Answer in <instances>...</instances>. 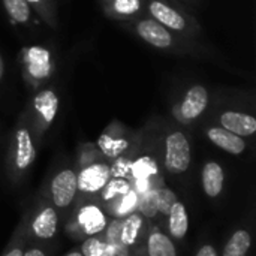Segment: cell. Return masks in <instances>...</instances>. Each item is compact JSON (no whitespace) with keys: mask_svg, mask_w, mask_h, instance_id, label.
Listing matches in <instances>:
<instances>
[{"mask_svg":"<svg viewBox=\"0 0 256 256\" xmlns=\"http://www.w3.org/2000/svg\"><path fill=\"white\" fill-rule=\"evenodd\" d=\"M130 30L147 45L174 54H200L192 39L176 34L150 16H141L128 22Z\"/></svg>","mask_w":256,"mask_h":256,"instance_id":"obj_1","label":"cell"},{"mask_svg":"<svg viewBox=\"0 0 256 256\" xmlns=\"http://www.w3.org/2000/svg\"><path fill=\"white\" fill-rule=\"evenodd\" d=\"M20 64L24 81L33 90L48 86L56 74L52 50L45 45L24 46L20 52Z\"/></svg>","mask_w":256,"mask_h":256,"instance_id":"obj_2","label":"cell"},{"mask_svg":"<svg viewBox=\"0 0 256 256\" xmlns=\"http://www.w3.org/2000/svg\"><path fill=\"white\" fill-rule=\"evenodd\" d=\"M146 14L170 32L183 38L192 39L200 32L195 18L172 0H147Z\"/></svg>","mask_w":256,"mask_h":256,"instance_id":"obj_3","label":"cell"},{"mask_svg":"<svg viewBox=\"0 0 256 256\" xmlns=\"http://www.w3.org/2000/svg\"><path fill=\"white\" fill-rule=\"evenodd\" d=\"M60 108V98L57 90L52 86H44L34 90L33 98L30 99L28 108V126H32L38 135L46 132L54 123Z\"/></svg>","mask_w":256,"mask_h":256,"instance_id":"obj_4","label":"cell"},{"mask_svg":"<svg viewBox=\"0 0 256 256\" xmlns=\"http://www.w3.org/2000/svg\"><path fill=\"white\" fill-rule=\"evenodd\" d=\"M192 162V150L188 135L180 129H171L165 136L164 164L168 172L183 174Z\"/></svg>","mask_w":256,"mask_h":256,"instance_id":"obj_5","label":"cell"},{"mask_svg":"<svg viewBox=\"0 0 256 256\" xmlns=\"http://www.w3.org/2000/svg\"><path fill=\"white\" fill-rule=\"evenodd\" d=\"M210 92L202 84H194L183 93L182 99L176 105V117L182 123H192L200 118L208 108Z\"/></svg>","mask_w":256,"mask_h":256,"instance_id":"obj_6","label":"cell"},{"mask_svg":"<svg viewBox=\"0 0 256 256\" xmlns=\"http://www.w3.org/2000/svg\"><path fill=\"white\" fill-rule=\"evenodd\" d=\"M14 166L16 171L22 172L28 170L34 159H36V147L32 135V128L28 126V122L24 120V116L20 118V123L14 132Z\"/></svg>","mask_w":256,"mask_h":256,"instance_id":"obj_7","label":"cell"},{"mask_svg":"<svg viewBox=\"0 0 256 256\" xmlns=\"http://www.w3.org/2000/svg\"><path fill=\"white\" fill-rule=\"evenodd\" d=\"M78 192L76 174L74 170H62L51 182V196L52 202L58 208H66L75 198Z\"/></svg>","mask_w":256,"mask_h":256,"instance_id":"obj_8","label":"cell"},{"mask_svg":"<svg viewBox=\"0 0 256 256\" xmlns=\"http://www.w3.org/2000/svg\"><path fill=\"white\" fill-rule=\"evenodd\" d=\"M100 6L112 20L129 22L132 20L146 16L147 0H99Z\"/></svg>","mask_w":256,"mask_h":256,"instance_id":"obj_9","label":"cell"},{"mask_svg":"<svg viewBox=\"0 0 256 256\" xmlns=\"http://www.w3.org/2000/svg\"><path fill=\"white\" fill-rule=\"evenodd\" d=\"M219 126L242 136H252L256 132V118L249 112H242V111H234L228 110L219 114L218 117Z\"/></svg>","mask_w":256,"mask_h":256,"instance_id":"obj_10","label":"cell"},{"mask_svg":"<svg viewBox=\"0 0 256 256\" xmlns=\"http://www.w3.org/2000/svg\"><path fill=\"white\" fill-rule=\"evenodd\" d=\"M111 176V170L105 164H92L76 176V183H78V190L82 192H99L100 189L105 188Z\"/></svg>","mask_w":256,"mask_h":256,"instance_id":"obj_11","label":"cell"},{"mask_svg":"<svg viewBox=\"0 0 256 256\" xmlns=\"http://www.w3.org/2000/svg\"><path fill=\"white\" fill-rule=\"evenodd\" d=\"M206 135L207 138L219 148H222L224 152L230 153V154H234V156H238L242 153H244L248 144H246V140L220 128V126H210L206 129Z\"/></svg>","mask_w":256,"mask_h":256,"instance_id":"obj_12","label":"cell"},{"mask_svg":"<svg viewBox=\"0 0 256 256\" xmlns=\"http://www.w3.org/2000/svg\"><path fill=\"white\" fill-rule=\"evenodd\" d=\"M78 225L86 236L93 237L105 230L106 218L98 206H84L78 213Z\"/></svg>","mask_w":256,"mask_h":256,"instance_id":"obj_13","label":"cell"},{"mask_svg":"<svg viewBox=\"0 0 256 256\" xmlns=\"http://www.w3.org/2000/svg\"><path fill=\"white\" fill-rule=\"evenodd\" d=\"M110 128L99 136L98 146L108 158H117L129 147V141L122 130H117V124H111Z\"/></svg>","mask_w":256,"mask_h":256,"instance_id":"obj_14","label":"cell"},{"mask_svg":"<svg viewBox=\"0 0 256 256\" xmlns=\"http://www.w3.org/2000/svg\"><path fill=\"white\" fill-rule=\"evenodd\" d=\"M202 189L207 196L218 198L224 190L225 172L224 168L218 162H207L202 168Z\"/></svg>","mask_w":256,"mask_h":256,"instance_id":"obj_15","label":"cell"},{"mask_svg":"<svg viewBox=\"0 0 256 256\" xmlns=\"http://www.w3.org/2000/svg\"><path fill=\"white\" fill-rule=\"evenodd\" d=\"M57 224L58 218L56 210L51 207H45L38 213V216L32 222V231L33 234L40 240H50L57 232Z\"/></svg>","mask_w":256,"mask_h":256,"instance_id":"obj_16","label":"cell"},{"mask_svg":"<svg viewBox=\"0 0 256 256\" xmlns=\"http://www.w3.org/2000/svg\"><path fill=\"white\" fill-rule=\"evenodd\" d=\"M2 4L14 24L32 26L34 22V10L27 0H2Z\"/></svg>","mask_w":256,"mask_h":256,"instance_id":"obj_17","label":"cell"},{"mask_svg":"<svg viewBox=\"0 0 256 256\" xmlns=\"http://www.w3.org/2000/svg\"><path fill=\"white\" fill-rule=\"evenodd\" d=\"M168 218H170L168 226H170L171 236L177 240H182L188 234V230H189V216H188L186 206L177 200L172 204L168 213Z\"/></svg>","mask_w":256,"mask_h":256,"instance_id":"obj_18","label":"cell"},{"mask_svg":"<svg viewBox=\"0 0 256 256\" xmlns=\"http://www.w3.org/2000/svg\"><path fill=\"white\" fill-rule=\"evenodd\" d=\"M147 252L148 256H177L172 240L166 234L159 231L150 234L147 240Z\"/></svg>","mask_w":256,"mask_h":256,"instance_id":"obj_19","label":"cell"},{"mask_svg":"<svg viewBox=\"0 0 256 256\" xmlns=\"http://www.w3.org/2000/svg\"><path fill=\"white\" fill-rule=\"evenodd\" d=\"M34 14L51 28L57 30L58 27V14L56 0H27Z\"/></svg>","mask_w":256,"mask_h":256,"instance_id":"obj_20","label":"cell"},{"mask_svg":"<svg viewBox=\"0 0 256 256\" xmlns=\"http://www.w3.org/2000/svg\"><path fill=\"white\" fill-rule=\"evenodd\" d=\"M250 246H252L250 234L246 230H238L228 240L222 256H248Z\"/></svg>","mask_w":256,"mask_h":256,"instance_id":"obj_21","label":"cell"},{"mask_svg":"<svg viewBox=\"0 0 256 256\" xmlns=\"http://www.w3.org/2000/svg\"><path fill=\"white\" fill-rule=\"evenodd\" d=\"M82 256H118L120 249L114 243H106L99 238L88 237L81 246Z\"/></svg>","mask_w":256,"mask_h":256,"instance_id":"obj_22","label":"cell"},{"mask_svg":"<svg viewBox=\"0 0 256 256\" xmlns=\"http://www.w3.org/2000/svg\"><path fill=\"white\" fill-rule=\"evenodd\" d=\"M142 228V216L141 214H130L122 225L120 240L126 246H134L138 240V236Z\"/></svg>","mask_w":256,"mask_h":256,"instance_id":"obj_23","label":"cell"},{"mask_svg":"<svg viewBox=\"0 0 256 256\" xmlns=\"http://www.w3.org/2000/svg\"><path fill=\"white\" fill-rule=\"evenodd\" d=\"M177 201V196L172 190L164 188V189H159L156 190V207H158V212L164 213V214H168L172 204Z\"/></svg>","mask_w":256,"mask_h":256,"instance_id":"obj_24","label":"cell"},{"mask_svg":"<svg viewBox=\"0 0 256 256\" xmlns=\"http://www.w3.org/2000/svg\"><path fill=\"white\" fill-rule=\"evenodd\" d=\"M141 212L146 216H154L156 214V212H158L156 192H152V194H147L146 196H142V200H141Z\"/></svg>","mask_w":256,"mask_h":256,"instance_id":"obj_25","label":"cell"},{"mask_svg":"<svg viewBox=\"0 0 256 256\" xmlns=\"http://www.w3.org/2000/svg\"><path fill=\"white\" fill-rule=\"evenodd\" d=\"M196 256H218V252H216V249L212 244H206V246H202L198 250Z\"/></svg>","mask_w":256,"mask_h":256,"instance_id":"obj_26","label":"cell"},{"mask_svg":"<svg viewBox=\"0 0 256 256\" xmlns=\"http://www.w3.org/2000/svg\"><path fill=\"white\" fill-rule=\"evenodd\" d=\"M22 256H46L40 249H28L27 252H22Z\"/></svg>","mask_w":256,"mask_h":256,"instance_id":"obj_27","label":"cell"},{"mask_svg":"<svg viewBox=\"0 0 256 256\" xmlns=\"http://www.w3.org/2000/svg\"><path fill=\"white\" fill-rule=\"evenodd\" d=\"M4 256H22V250L20 248H14V249H10Z\"/></svg>","mask_w":256,"mask_h":256,"instance_id":"obj_28","label":"cell"},{"mask_svg":"<svg viewBox=\"0 0 256 256\" xmlns=\"http://www.w3.org/2000/svg\"><path fill=\"white\" fill-rule=\"evenodd\" d=\"M3 76H4V62H3V57L0 54V81L3 80Z\"/></svg>","mask_w":256,"mask_h":256,"instance_id":"obj_29","label":"cell"},{"mask_svg":"<svg viewBox=\"0 0 256 256\" xmlns=\"http://www.w3.org/2000/svg\"><path fill=\"white\" fill-rule=\"evenodd\" d=\"M64 256H82V254L81 252H70V254H68V255Z\"/></svg>","mask_w":256,"mask_h":256,"instance_id":"obj_30","label":"cell"}]
</instances>
